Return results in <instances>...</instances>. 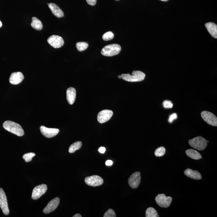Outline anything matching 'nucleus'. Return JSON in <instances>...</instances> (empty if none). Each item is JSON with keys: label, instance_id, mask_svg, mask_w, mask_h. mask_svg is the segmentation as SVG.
<instances>
[{"label": "nucleus", "instance_id": "obj_39", "mask_svg": "<svg viewBox=\"0 0 217 217\" xmlns=\"http://www.w3.org/2000/svg\"><path fill=\"white\" fill-rule=\"evenodd\" d=\"M115 1H120V0H115Z\"/></svg>", "mask_w": 217, "mask_h": 217}, {"label": "nucleus", "instance_id": "obj_22", "mask_svg": "<svg viewBox=\"0 0 217 217\" xmlns=\"http://www.w3.org/2000/svg\"><path fill=\"white\" fill-rule=\"evenodd\" d=\"M82 143L81 142L77 141L76 142L73 144L71 145L69 147V152L70 153H73L75 152L76 150L80 149L81 147H82Z\"/></svg>", "mask_w": 217, "mask_h": 217}, {"label": "nucleus", "instance_id": "obj_31", "mask_svg": "<svg viewBox=\"0 0 217 217\" xmlns=\"http://www.w3.org/2000/svg\"><path fill=\"white\" fill-rule=\"evenodd\" d=\"M86 1L89 5L91 6H95L96 3V0H86Z\"/></svg>", "mask_w": 217, "mask_h": 217}, {"label": "nucleus", "instance_id": "obj_14", "mask_svg": "<svg viewBox=\"0 0 217 217\" xmlns=\"http://www.w3.org/2000/svg\"><path fill=\"white\" fill-rule=\"evenodd\" d=\"M60 200L58 197L54 198L49 201L47 206L43 210V212L44 214H49L53 212L59 206Z\"/></svg>", "mask_w": 217, "mask_h": 217}, {"label": "nucleus", "instance_id": "obj_21", "mask_svg": "<svg viewBox=\"0 0 217 217\" xmlns=\"http://www.w3.org/2000/svg\"><path fill=\"white\" fill-rule=\"evenodd\" d=\"M31 26L34 29L37 30H41L43 28V25L40 20L35 17H33Z\"/></svg>", "mask_w": 217, "mask_h": 217}, {"label": "nucleus", "instance_id": "obj_32", "mask_svg": "<svg viewBox=\"0 0 217 217\" xmlns=\"http://www.w3.org/2000/svg\"><path fill=\"white\" fill-rule=\"evenodd\" d=\"M106 151V148L105 147H101L99 148V152L101 153V154H104L105 152Z\"/></svg>", "mask_w": 217, "mask_h": 217}, {"label": "nucleus", "instance_id": "obj_3", "mask_svg": "<svg viewBox=\"0 0 217 217\" xmlns=\"http://www.w3.org/2000/svg\"><path fill=\"white\" fill-rule=\"evenodd\" d=\"M121 47L117 44H111L105 46L102 49L101 54L103 56L108 57L116 56L121 51Z\"/></svg>", "mask_w": 217, "mask_h": 217}, {"label": "nucleus", "instance_id": "obj_12", "mask_svg": "<svg viewBox=\"0 0 217 217\" xmlns=\"http://www.w3.org/2000/svg\"><path fill=\"white\" fill-rule=\"evenodd\" d=\"M141 181L140 172H137L132 174L128 179V183L133 189H136L139 185Z\"/></svg>", "mask_w": 217, "mask_h": 217}, {"label": "nucleus", "instance_id": "obj_16", "mask_svg": "<svg viewBox=\"0 0 217 217\" xmlns=\"http://www.w3.org/2000/svg\"><path fill=\"white\" fill-rule=\"evenodd\" d=\"M48 7L50 8L52 13L55 16L58 18H60L64 16V14L63 11L56 4L51 3L48 4Z\"/></svg>", "mask_w": 217, "mask_h": 217}, {"label": "nucleus", "instance_id": "obj_37", "mask_svg": "<svg viewBox=\"0 0 217 217\" xmlns=\"http://www.w3.org/2000/svg\"><path fill=\"white\" fill-rule=\"evenodd\" d=\"M161 1H165V2H166V1H168V0H161Z\"/></svg>", "mask_w": 217, "mask_h": 217}, {"label": "nucleus", "instance_id": "obj_15", "mask_svg": "<svg viewBox=\"0 0 217 217\" xmlns=\"http://www.w3.org/2000/svg\"><path fill=\"white\" fill-rule=\"evenodd\" d=\"M24 77L21 72H15L11 74L9 78V82L11 84L18 85L23 80Z\"/></svg>", "mask_w": 217, "mask_h": 217}, {"label": "nucleus", "instance_id": "obj_8", "mask_svg": "<svg viewBox=\"0 0 217 217\" xmlns=\"http://www.w3.org/2000/svg\"><path fill=\"white\" fill-rule=\"evenodd\" d=\"M47 186L46 184H42L37 186L33 190L32 195V199H38L45 194L47 190Z\"/></svg>", "mask_w": 217, "mask_h": 217}, {"label": "nucleus", "instance_id": "obj_11", "mask_svg": "<svg viewBox=\"0 0 217 217\" xmlns=\"http://www.w3.org/2000/svg\"><path fill=\"white\" fill-rule=\"evenodd\" d=\"M113 115V112L110 110L101 111L97 115V121L99 123H103L110 120Z\"/></svg>", "mask_w": 217, "mask_h": 217}, {"label": "nucleus", "instance_id": "obj_25", "mask_svg": "<svg viewBox=\"0 0 217 217\" xmlns=\"http://www.w3.org/2000/svg\"><path fill=\"white\" fill-rule=\"evenodd\" d=\"M166 152L165 148L164 147H160L157 148L154 152V154L157 157H161L164 155Z\"/></svg>", "mask_w": 217, "mask_h": 217}, {"label": "nucleus", "instance_id": "obj_27", "mask_svg": "<svg viewBox=\"0 0 217 217\" xmlns=\"http://www.w3.org/2000/svg\"><path fill=\"white\" fill-rule=\"evenodd\" d=\"M35 156V154L34 152H30L24 154L23 156V158L26 162H29L32 161L33 158Z\"/></svg>", "mask_w": 217, "mask_h": 217}, {"label": "nucleus", "instance_id": "obj_4", "mask_svg": "<svg viewBox=\"0 0 217 217\" xmlns=\"http://www.w3.org/2000/svg\"><path fill=\"white\" fill-rule=\"evenodd\" d=\"M189 144L193 148L201 151L205 149L207 146V140L201 137H195L189 140Z\"/></svg>", "mask_w": 217, "mask_h": 217}, {"label": "nucleus", "instance_id": "obj_29", "mask_svg": "<svg viewBox=\"0 0 217 217\" xmlns=\"http://www.w3.org/2000/svg\"><path fill=\"white\" fill-rule=\"evenodd\" d=\"M163 107L166 109H171L173 107V105L171 101L168 100H165L163 102Z\"/></svg>", "mask_w": 217, "mask_h": 217}, {"label": "nucleus", "instance_id": "obj_2", "mask_svg": "<svg viewBox=\"0 0 217 217\" xmlns=\"http://www.w3.org/2000/svg\"><path fill=\"white\" fill-rule=\"evenodd\" d=\"M132 74V75H130L129 74H123L121 75L122 79L128 82H137L143 81L145 78V74L140 71H134Z\"/></svg>", "mask_w": 217, "mask_h": 217}, {"label": "nucleus", "instance_id": "obj_13", "mask_svg": "<svg viewBox=\"0 0 217 217\" xmlns=\"http://www.w3.org/2000/svg\"><path fill=\"white\" fill-rule=\"evenodd\" d=\"M40 130L43 135L47 138L55 137L59 132V130L56 128H49L44 126H41Z\"/></svg>", "mask_w": 217, "mask_h": 217}, {"label": "nucleus", "instance_id": "obj_34", "mask_svg": "<svg viewBox=\"0 0 217 217\" xmlns=\"http://www.w3.org/2000/svg\"><path fill=\"white\" fill-rule=\"evenodd\" d=\"M73 217H81V215L80 214H76L75 215H73Z\"/></svg>", "mask_w": 217, "mask_h": 217}, {"label": "nucleus", "instance_id": "obj_6", "mask_svg": "<svg viewBox=\"0 0 217 217\" xmlns=\"http://www.w3.org/2000/svg\"><path fill=\"white\" fill-rule=\"evenodd\" d=\"M201 116L203 120L210 125L217 126V118L213 113L204 111L201 113Z\"/></svg>", "mask_w": 217, "mask_h": 217}, {"label": "nucleus", "instance_id": "obj_5", "mask_svg": "<svg viewBox=\"0 0 217 217\" xmlns=\"http://www.w3.org/2000/svg\"><path fill=\"white\" fill-rule=\"evenodd\" d=\"M156 202L160 207L167 208L171 205L172 198L167 197L164 194H160L157 196L155 198Z\"/></svg>", "mask_w": 217, "mask_h": 217}, {"label": "nucleus", "instance_id": "obj_24", "mask_svg": "<svg viewBox=\"0 0 217 217\" xmlns=\"http://www.w3.org/2000/svg\"><path fill=\"white\" fill-rule=\"evenodd\" d=\"M76 46L79 52H83L86 50L89 47L88 44L85 42H79L76 43Z\"/></svg>", "mask_w": 217, "mask_h": 217}, {"label": "nucleus", "instance_id": "obj_36", "mask_svg": "<svg viewBox=\"0 0 217 217\" xmlns=\"http://www.w3.org/2000/svg\"><path fill=\"white\" fill-rule=\"evenodd\" d=\"M2 26V23L1 21H0V28Z\"/></svg>", "mask_w": 217, "mask_h": 217}, {"label": "nucleus", "instance_id": "obj_38", "mask_svg": "<svg viewBox=\"0 0 217 217\" xmlns=\"http://www.w3.org/2000/svg\"><path fill=\"white\" fill-rule=\"evenodd\" d=\"M207 143H208V142H209V141H207Z\"/></svg>", "mask_w": 217, "mask_h": 217}, {"label": "nucleus", "instance_id": "obj_7", "mask_svg": "<svg viewBox=\"0 0 217 217\" xmlns=\"http://www.w3.org/2000/svg\"><path fill=\"white\" fill-rule=\"evenodd\" d=\"M50 46L55 48L62 47L64 45V41L61 37L57 35H51L47 39Z\"/></svg>", "mask_w": 217, "mask_h": 217}, {"label": "nucleus", "instance_id": "obj_9", "mask_svg": "<svg viewBox=\"0 0 217 217\" xmlns=\"http://www.w3.org/2000/svg\"><path fill=\"white\" fill-rule=\"evenodd\" d=\"M85 181L87 185L92 187L99 186L102 185L103 183V178L98 175L86 177L85 178Z\"/></svg>", "mask_w": 217, "mask_h": 217}, {"label": "nucleus", "instance_id": "obj_23", "mask_svg": "<svg viewBox=\"0 0 217 217\" xmlns=\"http://www.w3.org/2000/svg\"><path fill=\"white\" fill-rule=\"evenodd\" d=\"M146 217H158L157 210L152 207L147 208L146 212Z\"/></svg>", "mask_w": 217, "mask_h": 217}, {"label": "nucleus", "instance_id": "obj_26", "mask_svg": "<svg viewBox=\"0 0 217 217\" xmlns=\"http://www.w3.org/2000/svg\"><path fill=\"white\" fill-rule=\"evenodd\" d=\"M114 37V35L113 33L110 31L105 33L102 36V38L103 40L107 41L111 40Z\"/></svg>", "mask_w": 217, "mask_h": 217}, {"label": "nucleus", "instance_id": "obj_30", "mask_svg": "<svg viewBox=\"0 0 217 217\" xmlns=\"http://www.w3.org/2000/svg\"><path fill=\"white\" fill-rule=\"evenodd\" d=\"M177 117V115L176 113H173L169 116L168 120V121L170 123H172L173 121L174 120L176 119Z\"/></svg>", "mask_w": 217, "mask_h": 217}, {"label": "nucleus", "instance_id": "obj_17", "mask_svg": "<svg viewBox=\"0 0 217 217\" xmlns=\"http://www.w3.org/2000/svg\"><path fill=\"white\" fill-rule=\"evenodd\" d=\"M76 97V90L74 88L70 87L66 90V98L69 104L74 103Z\"/></svg>", "mask_w": 217, "mask_h": 217}, {"label": "nucleus", "instance_id": "obj_19", "mask_svg": "<svg viewBox=\"0 0 217 217\" xmlns=\"http://www.w3.org/2000/svg\"><path fill=\"white\" fill-rule=\"evenodd\" d=\"M184 174L186 176L195 180H200L202 176L198 171H194L191 169L188 168L184 171Z\"/></svg>", "mask_w": 217, "mask_h": 217}, {"label": "nucleus", "instance_id": "obj_1", "mask_svg": "<svg viewBox=\"0 0 217 217\" xmlns=\"http://www.w3.org/2000/svg\"><path fill=\"white\" fill-rule=\"evenodd\" d=\"M3 127L7 131L19 137L24 135V130L18 123L11 121H6L3 123Z\"/></svg>", "mask_w": 217, "mask_h": 217}, {"label": "nucleus", "instance_id": "obj_20", "mask_svg": "<svg viewBox=\"0 0 217 217\" xmlns=\"http://www.w3.org/2000/svg\"><path fill=\"white\" fill-rule=\"evenodd\" d=\"M186 154L191 158L194 160H199L202 158V157L200 153L196 150L191 149H188L186 151Z\"/></svg>", "mask_w": 217, "mask_h": 217}, {"label": "nucleus", "instance_id": "obj_10", "mask_svg": "<svg viewBox=\"0 0 217 217\" xmlns=\"http://www.w3.org/2000/svg\"><path fill=\"white\" fill-rule=\"evenodd\" d=\"M0 207L5 215L9 214L6 195L2 188H0Z\"/></svg>", "mask_w": 217, "mask_h": 217}, {"label": "nucleus", "instance_id": "obj_18", "mask_svg": "<svg viewBox=\"0 0 217 217\" xmlns=\"http://www.w3.org/2000/svg\"><path fill=\"white\" fill-rule=\"evenodd\" d=\"M205 27L210 34L214 38H217V25L212 22L207 23L205 24Z\"/></svg>", "mask_w": 217, "mask_h": 217}, {"label": "nucleus", "instance_id": "obj_33", "mask_svg": "<svg viewBox=\"0 0 217 217\" xmlns=\"http://www.w3.org/2000/svg\"><path fill=\"white\" fill-rule=\"evenodd\" d=\"M106 164L107 166H111L113 164V162L111 160H107L106 162Z\"/></svg>", "mask_w": 217, "mask_h": 217}, {"label": "nucleus", "instance_id": "obj_28", "mask_svg": "<svg viewBox=\"0 0 217 217\" xmlns=\"http://www.w3.org/2000/svg\"><path fill=\"white\" fill-rule=\"evenodd\" d=\"M116 214L113 209H110L105 213L104 217H116Z\"/></svg>", "mask_w": 217, "mask_h": 217}, {"label": "nucleus", "instance_id": "obj_35", "mask_svg": "<svg viewBox=\"0 0 217 217\" xmlns=\"http://www.w3.org/2000/svg\"><path fill=\"white\" fill-rule=\"evenodd\" d=\"M118 78L120 79H122V76L121 75H119V76H118Z\"/></svg>", "mask_w": 217, "mask_h": 217}]
</instances>
